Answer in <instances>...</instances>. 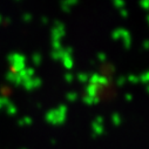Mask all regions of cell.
<instances>
[{"label": "cell", "mask_w": 149, "mask_h": 149, "mask_svg": "<svg viewBox=\"0 0 149 149\" xmlns=\"http://www.w3.org/2000/svg\"><path fill=\"white\" fill-rule=\"evenodd\" d=\"M32 62L34 66H40L42 62V55L40 53H34L32 55Z\"/></svg>", "instance_id": "obj_5"}, {"label": "cell", "mask_w": 149, "mask_h": 149, "mask_svg": "<svg viewBox=\"0 0 149 149\" xmlns=\"http://www.w3.org/2000/svg\"><path fill=\"white\" fill-rule=\"evenodd\" d=\"M52 34V41H61V39L66 35V26L63 22L55 20L54 21V27L51 31Z\"/></svg>", "instance_id": "obj_1"}, {"label": "cell", "mask_w": 149, "mask_h": 149, "mask_svg": "<svg viewBox=\"0 0 149 149\" xmlns=\"http://www.w3.org/2000/svg\"><path fill=\"white\" fill-rule=\"evenodd\" d=\"M89 65H91V66H94V65H95V61H94V60H91V61H89Z\"/></svg>", "instance_id": "obj_30"}, {"label": "cell", "mask_w": 149, "mask_h": 149, "mask_svg": "<svg viewBox=\"0 0 149 149\" xmlns=\"http://www.w3.org/2000/svg\"><path fill=\"white\" fill-rule=\"evenodd\" d=\"M62 54H63V49H61V51H52L51 52V58L53 60L58 61V60H61Z\"/></svg>", "instance_id": "obj_7"}, {"label": "cell", "mask_w": 149, "mask_h": 149, "mask_svg": "<svg viewBox=\"0 0 149 149\" xmlns=\"http://www.w3.org/2000/svg\"><path fill=\"white\" fill-rule=\"evenodd\" d=\"M148 79H149V73H148V72H144V73H142L141 75L139 77V80H140L141 82H143V84H146V82L148 81Z\"/></svg>", "instance_id": "obj_16"}, {"label": "cell", "mask_w": 149, "mask_h": 149, "mask_svg": "<svg viewBox=\"0 0 149 149\" xmlns=\"http://www.w3.org/2000/svg\"><path fill=\"white\" fill-rule=\"evenodd\" d=\"M96 58H97V60H99L100 62H106V61H107V54L103 53V52H99V53L96 54Z\"/></svg>", "instance_id": "obj_14"}, {"label": "cell", "mask_w": 149, "mask_h": 149, "mask_svg": "<svg viewBox=\"0 0 149 149\" xmlns=\"http://www.w3.org/2000/svg\"><path fill=\"white\" fill-rule=\"evenodd\" d=\"M97 88H99V85H92V84H89L88 86H87V93L91 95V97L92 96H94L95 94H96V92H97Z\"/></svg>", "instance_id": "obj_6"}, {"label": "cell", "mask_w": 149, "mask_h": 149, "mask_svg": "<svg viewBox=\"0 0 149 149\" xmlns=\"http://www.w3.org/2000/svg\"><path fill=\"white\" fill-rule=\"evenodd\" d=\"M3 20H4V19H3V17H1V14H0V24H1V22H3Z\"/></svg>", "instance_id": "obj_31"}, {"label": "cell", "mask_w": 149, "mask_h": 149, "mask_svg": "<svg viewBox=\"0 0 149 149\" xmlns=\"http://www.w3.org/2000/svg\"><path fill=\"white\" fill-rule=\"evenodd\" d=\"M123 31H125V28H116L115 31H113V32H111V34H110L111 39L115 40V41H116V40H120V39L122 38Z\"/></svg>", "instance_id": "obj_4"}, {"label": "cell", "mask_w": 149, "mask_h": 149, "mask_svg": "<svg viewBox=\"0 0 149 149\" xmlns=\"http://www.w3.org/2000/svg\"><path fill=\"white\" fill-rule=\"evenodd\" d=\"M33 20V15L31 13H24L22 14V21L24 22H31Z\"/></svg>", "instance_id": "obj_17"}, {"label": "cell", "mask_w": 149, "mask_h": 149, "mask_svg": "<svg viewBox=\"0 0 149 149\" xmlns=\"http://www.w3.org/2000/svg\"><path fill=\"white\" fill-rule=\"evenodd\" d=\"M63 49H65V52H67V53L70 54V55L73 54V51H74V48L70 47V46H68V47H66V48H63Z\"/></svg>", "instance_id": "obj_25"}, {"label": "cell", "mask_w": 149, "mask_h": 149, "mask_svg": "<svg viewBox=\"0 0 149 149\" xmlns=\"http://www.w3.org/2000/svg\"><path fill=\"white\" fill-rule=\"evenodd\" d=\"M77 78H78V80L80 82H86L88 80V74L87 73H78Z\"/></svg>", "instance_id": "obj_9"}, {"label": "cell", "mask_w": 149, "mask_h": 149, "mask_svg": "<svg viewBox=\"0 0 149 149\" xmlns=\"http://www.w3.org/2000/svg\"><path fill=\"white\" fill-rule=\"evenodd\" d=\"M113 4H114V6H115L118 10L125 8V5H126L125 0H113Z\"/></svg>", "instance_id": "obj_8"}, {"label": "cell", "mask_w": 149, "mask_h": 149, "mask_svg": "<svg viewBox=\"0 0 149 149\" xmlns=\"http://www.w3.org/2000/svg\"><path fill=\"white\" fill-rule=\"evenodd\" d=\"M65 80L67 81V82H72L73 80H74V75L72 73H66L65 74Z\"/></svg>", "instance_id": "obj_22"}, {"label": "cell", "mask_w": 149, "mask_h": 149, "mask_svg": "<svg viewBox=\"0 0 149 149\" xmlns=\"http://www.w3.org/2000/svg\"><path fill=\"white\" fill-rule=\"evenodd\" d=\"M128 81H130V82H133V84H137L140 80H139V77H136V75H133V74H130V75H128Z\"/></svg>", "instance_id": "obj_21"}, {"label": "cell", "mask_w": 149, "mask_h": 149, "mask_svg": "<svg viewBox=\"0 0 149 149\" xmlns=\"http://www.w3.org/2000/svg\"><path fill=\"white\" fill-rule=\"evenodd\" d=\"M108 82H109V80H108L106 77H103V75H99L97 85H102V86H106V85H108Z\"/></svg>", "instance_id": "obj_15"}, {"label": "cell", "mask_w": 149, "mask_h": 149, "mask_svg": "<svg viewBox=\"0 0 149 149\" xmlns=\"http://www.w3.org/2000/svg\"><path fill=\"white\" fill-rule=\"evenodd\" d=\"M143 49H148V40L143 41Z\"/></svg>", "instance_id": "obj_28"}, {"label": "cell", "mask_w": 149, "mask_h": 149, "mask_svg": "<svg viewBox=\"0 0 149 149\" xmlns=\"http://www.w3.org/2000/svg\"><path fill=\"white\" fill-rule=\"evenodd\" d=\"M139 4L144 11H147L149 7V0H139Z\"/></svg>", "instance_id": "obj_19"}, {"label": "cell", "mask_w": 149, "mask_h": 149, "mask_svg": "<svg viewBox=\"0 0 149 149\" xmlns=\"http://www.w3.org/2000/svg\"><path fill=\"white\" fill-rule=\"evenodd\" d=\"M52 47H53V51H61V49H63L61 41H52Z\"/></svg>", "instance_id": "obj_12"}, {"label": "cell", "mask_w": 149, "mask_h": 149, "mask_svg": "<svg viewBox=\"0 0 149 149\" xmlns=\"http://www.w3.org/2000/svg\"><path fill=\"white\" fill-rule=\"evenodd\" d=\"M22 85H24V87H25L26 89H28V91H31V89L34 88V86H33V80H32V79H27L26 81L22 82Z\"/></svg>", "instance_id": "obj_10"}, {"label": "cell", "mask_w": 149, "mask_h": 149, "mask_svg": "<svg viewBox=\"0 0 149 149\" xmlns=\"http://www.w3.org/2000/svg\"><path fill=\"white\" fill-rule=\"evenodd\" d=\"M26 74L28 78L32 79V77H34V74H35V69L33 67H28V68H26Z\"/></svg>", "instance_id": "obj_20"}, {"label": "cell", "mask_w": 149, "mask_h": 149, "mask_svg": "<svg viewBox=\"0 0 149 149\" xmlns=\"http://www.w3.org/2000/svg\"><path fill=\"white\" fill-rule=\"evenodd\" d=\"M63 5H66V6H68V7H72V6H74V5H77L78 3H79V0H62L61 1Z\"/></svg>", "instance_id": "obj_13"}, {"label": "cell", "mask_w": 149, "mask_h": 149, "mask_svg": "<svg viewBox=\"0 0 149 149\" xmlns=\"http://www.w3.org/2000/svg\"><path fill=\"white\" fill-rule=\"evenodd\" d=\"M125 82H126V78H125V77L119 78V79H118V81H116L118 86H123V85H125Z\"/></svg>", "instance_id": "obj_24"}, {"label": "cell", "mask_w": 149, "mask_h": 149, "mask_svg": "<svg viewBox=\"0 0 149 149\" xmlns=\"http://www.w3.org/2000/svg\"><path fill=\"white\" fill-rule=\"evenodd\" d=\"M41 22L45 25V24H48V18L47 17H42L41 18Z\"/></svg>", "instance_id": "obj_27"}, {"label": "cell", "mask_w": 149, "mask_h": 149, "mask_svg": "<svg viewBox=\"0 0 149 149\" xmlns=\"http://www.w3.org/2000/svg\"><path fill=\"white\" fill-rule=\"evenodd\" d=\"M69 100H74L77 97V94H73V93H70V94H68V96H67Z\"/></svg>", "instance_id": "obj_26"}, {"label": "cell", "mask_w": 149, "mask_h": 149, "mask_svg": "<svg viewBox=\"0 0 149 149\" xmlns=\"http://www.w3.org/2000/svg\"><path fill=\"white\" fill-rule=\"evenodd\" d=\"M61 61H62L63 67H65L66 69H68V70H69V69H72V68L74 67V60H73L72 55H70V54H68L67 52H65V49H63V54H62Z\"/></svg>", "instance_id": "obj_3"}, {"label": "cell", "mask_w": 149, "mask_h": 149, "mask_svg": "<svg viewBox=\"0 0 149 149\" xmlns=\"http://www.w3.org/2000/svg\"><path fill=\"white\" fill-rule=\"evenodd\" d=\"M5 22H6V24H10V22H11V18H6V19H5Z\"/></svg>", "instance_id": "obj_29"}, {"label": "cell", "mask_w": 149, "mask_h": 149, "mask_svg": "<svg viewBox=\"0 0 149 149\" xmlns=\"http://www.w3.org/2000/svg\"><path fill=\"white\" fill-rule=\"evenodd\" d=\"M32 80H33V86H34V88H35V87H40L41 84H42V80H41L39 77H35V78H33Z\"/></svg>", "instance_id": "obj_18"}, {"label": "cell", "mask_w": 149, "mask_h": 149, "mask_svg": "<svg viewBox=\"0 0 149 149\" xmlns=\"http://www.w3.org/2000/svg\"><path fill=\"white\" fill-rule=\"evenodd\" d=\"M99 75H100V74H97V73H93L91 77H88V79L91 80V84H92V85H97Z\"/></svg>", "instance_id": "obj_11"}, {"label": "cell", "mask_w": 149, "mask_h": 149, "mask_svg": "<svg viewBox=\"0 0 149 149\" xmlns=\"http://www.w3.org/2000/svg\"><path fill=\"white\" fill-rule=\"evenodd\" d=\"M26 56L21 53H11L7 55V61L13 65V63H26Z\"/></svg>", "instance_id": "obj_2"}, {"label": "cell", "mask_w": 149, "mask_h": 149, "mask_svg": "<svg viewBox=\"0 0 149 149\" xmlns=\"http://www.w3.org/2000/svg\"><path fill=\"white\" fill-rule=\"evenodd\" d=\"M119 12H120V15L122 18H127L128 17V11L126 8H121V10H119Z\"/></svg>", "instance_id": "obj_23"}]
</instances>
